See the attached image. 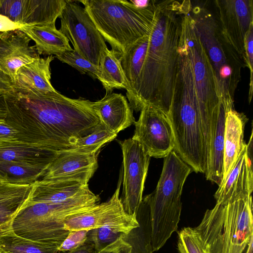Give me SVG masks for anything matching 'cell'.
Masks as SVG:
<instances>
[{
  "mask_svg": "<svg viewBox=\"0 0 253 253\" xmlns=\"http://www.w3.org/2000/svg\"><path fill=\"white\" fill-rule=\"evenodd\" d=\"M232 109L234 108L223 102L221 103L207 154V168L205 173L206 178L218 186L223 177L224 134L226 116L227 112Z\"/></svg>",
  "mask_w": 253,
  "mask_h": 253,
  "instance_id": "cell-20",
  "label": "cell"
},
{
  "mask_svg": "<svg viewBox=\"0 0 253 253\" xmlns=\"http://www.w3.org/2000/svg\"><path fill=\"white\" fill-rule=\"evenodd\" d=\"M64 253H97L93 244L88 240L82 246Z\"/></svg>",
  "mask_w": 253,
  "mask_h": 253,
  "instance_id": "cell-40",
  "label": "cell"
},
{
  "mask_svg": "<svg viewBox=\"0 0 253 253\" xmlns=\"http://www.w3.org/2000/svg\"><path fill=\"white\" fill-rule=\"evenodd\" d=\"M190 14L201 43L214 71L222 101L234 105V96L245 61L228 43L218 23L206 8L192 4Z\"/></svg>",
  "mask_w": 253,
  "mask_h": 253,
  "instance_id": "cell-7",
  "label": "cell"
},
{
  "mask_svg": "<svg viewBox=\"0 0 253 253\" xmlns=\"http://www.w3.org/2000/svg\"><path fill=\"white\" fill-rule=\"evenodd\" d=\"M194 229L205 253H243L253 237L252 195L216 203Z\"/></svg>",
  "mask_w": 253,
  "mask_h": 253,
  "instance_id": "cell-5",
  "label": "cell"
},
{
  "mask_svg": "<svg viewBox=\"0 0 253 253\" xmlns=\"http://www.w3.org/2000/svg\"><path fill=\"white\" fill-rule=\"evenodd\" d=\"M68 0H22L18 23L29 26L55 25Z\"/></svg>",
  "mask_w": 253,
  "mask_h": 253,
  "instance_id": "cell-21",
  "label": "cell"
},
{
  "mask_svg": "<svg viewBox=\"0 0 253 253\" xmlns=\"http://www.w3.org/2000/svg\"><path fill=\"white\" fill-rule=\"evenodd\" d=\"M123 153V196L125 211L137 215L142 203L144 183L150 157L142 146L132 138L120 142Z\"/></svg>",
  "mask_w": 253,
  "mask_h": 253,
  "instance_id": "cell-10",
  "label": "cell"
},
{
  "mask_svg": "<svg viewBox=\"0 0 253 253\" xmlns=\"http://www.w3.org/2000/svg\"><path fill=\"white\" fill-rule=\"evenodd\" d=\"M100 74L98 80L106 93L115 89H125L126 92L130 88L120 60L113 50L106 48L102 52L100 61Z\"/></svg>",
  "mask_w": 253,
  "mask_h": 253,
  "instance_id": "cell-25",
  "label": "cell"
},
{
  "mask_svg": "<svg viewBox=\"0 0 253 253\" xmlns=\"http://www.w3.org/2000/svg\"><path fill=\"white\" fill-rule=\"evenodd\" d=\"M90 190L88 183L75 178L40 179L31 184L25 203H60Z\"/></svg>",
  "mask_w": 253,
  "mask_h": 253,
  "instance_id": "cell-17",
  "label": "cell"
},
{
  "mask_svg": "<svg viewBox=\"0 0 253 253\" xmlns=\"http://www.w3.org/2000/svg\"><path fill=\"white\" fill-rule=\"evenodd\" d=\"M17 141V131L4 119H0V145Z\"/></svg>",
  "mask_w": 253,
  "mask_h": 253,
  "instance_id": "cell-36",
  "label": "cell"
},
{
  "mask_svg": "<svg viewBox=\"0 0 253 253\" xmlns=\"http://www.w3.org/2000/svg\"><path fill=\"white\" fill-rule=\"evenodd\" d=\"M214 2L223 37L246 62L245 41L253 24V1L216 0Z\"/></svg>",
  "mask_w": 253,
  "mask_h": 253,
  "instance_id": "cell-12",
  "label": "cell"
},
{
  "mask_svg": "<svg viewBox=\"0 0 253 253\" xmlns=\"http://www.w3.org/2000/svg\"><path fill=\"white\" fill-rule=\"evenodd\" d=\"M0 253H8L0 248Z\"/></svg>",
  "mask_w": 253,
  "mask_h": 253,
  "instance_id": "cell-44",
  "label": "cell"
},
{
  "mask_svg": "<svg viewBox=\"0 0 253 253\" xmlns=\"http://www.w3.org/2000/svg\"><path fill=\"white\" fill-rule=\"evenodd\" d=\"M31 40L19 29L0 39V69L13 81L18 69L40 57Z\"/></svg>",
  "mask_w": 253,
  "mask_h": 253,
  "instance_id": "cell-16",
  "label": "cell"
},
{
  "mask_svg": "<svg viewBox=\"0 0 253 253\" xmlns=\"http://www.w3.org/2000/svg\"><path fill=\"white\" fill-rule=\"evenodd\" d=\"M48 166L0 161V175L10 183L31 185L42 178Z\"/></svg>",
  "mask_w": 253,
  "mask_h": 253,
  "instance_id": "cell-26",
  "label": "cell"
},
{
  "mask_svg": "<svg viewBox=\"0 0 253 253\" xmlns=\"http://www.w3.org/2000/svg\"><path fill=\"white\" fill-rule=\"evenodd\" d=\"M132 137L136 140L150 157H166L175 147L174 136L168 116L150 105L140 111Z\"/></svg>",
  "mask_w": 253,
  "mask_h": 253,
  "instance_id": "cell-11",
  "label": "cell"
},
{
  "mask_svg": "<svg viewBox=\"0 0 253 253\" xmlns=\"http://www.w3.org/2000/svg\"><path fill=\"white\" fill-rule=\"evenodd\" d=\"M140 6L131 0H80L105 42L119 57L148 35L154 19L155 3Z\"/></svg>",
  "mask_w": 253,
  "mask_h": 253,
  "instance_id": "cell-3",
  "label": "cell"
},
{
  "mask_svg": "<svg viewBox=\"0 0 253 253\" xmlns=\"http://www.w3.org/2000/svg\"><path fill=\"white\" fill-rule=\"evenodd\" d=\"M149 34L137 41L119 57L130 85L129 91L139 77L145 57Z\"/></svg>",
  "mask_w": 253,
  "mask_h": 253,
  "instance_id": "cell-28",
  "label": "cell"
},
{
  "mask_svg": "<svg viewBox=\"0 0 253 253\" xmlns=\"http://www.w3.org/2000/svg\"><path fill=\"white\" fill-rule=\"evenodd\" d=\"M3 181H5L4 179L0 175V184Z\"/></svg>",
  "mask_w": 253,
  "mask_h": 253,
  "instance_id": "cell-43",
  "label": "cell"
},
{
  "mask_svg": "<svg viewBox=\"0 0 253 253\" xmlns=\"http://www.w3.org/2000/svg\"><path fill=\"white\" fill-rule=\"evenodd\" d=\"M93 107L102 123L117 134L135 122L133 110L122 93H106L102 98L93 102Z\"/></svg>",
  "mask_w": 253,
  "mask_h": 253,
  "instance_id": "cell-18",
  "label": "cell"
},
{
  "mask_svg": "<svg viewBox=\"0 0 253 253\" xmlns=\"http://www.w3.org/2000/svg\"><path fill=\"white\" fill-rule=\"evenodd\" d=\"M19 30L35 42L39 55L56 56L73 51L68 39L56 29L55 25H25Z\"/></svg>",
  "mask_w": 253,
  "mask_h": 253,
  "instance_id": "cell-22",
  "label": "cell"
},
{
  "mask_svg": "<svg viewBox=\"0 0 253 253\" xmlns=\"http://www.w3.org/2000/svg\"><path fill=\"white\" fill-rule=\"evenodd\" d=\"M100 200L90 190L60 203L26 202L14 217L10 231L27 239L60 246L69 232L64 228L65 219L90 210Z\"/></svg>",
  "mask_w": 253,
  "mask_h": 253,
  "instance_id": "cell-6",
  "label": "cell"
},
{
  "mask_svg": "<svg viewBox=\"0 0 253 253\" xmlns=\"http://www.w3.org/2000/svg\"><path fill=\"white\" fill-rule=\"evenodd\" d=\"M14 94V82L12 78L0 69V96H12Z\"/></svg>",
  "mask_w": 253,
  "mask_h": 253,
  "instance_id": "cell-38",
  "label": "cell"
},
{
  "mask_svg": "<svg viewBox=\"0 0 253 253\" xmlns=\"http://www.w3.org/2000/svg\"><path fill=\"white\" fill-rule=\"evenodd\" d=\"M186 0L155 1L154 19L138 79L126 93L133 110L152 105L168 116L177 73L181 16Z\"/></svg>",
  "mask_w": 253,
  "mask_h": 253,
  "instance_id": "cell-2",
  "label": "cell"
},
{
  "mask_svg": "<svg viewBox=\"0 0 253 253\" xmlns=\"http://www.w3.org/2000/svg\"><path fill=\"white\" fill-rule=\"evenodd\" d=\"M121 177V176H120ZM122 177L114 193L105 202L99 203L83 212L70 215L64 222L66 230H90L108 227L127 234L139 226L137 215L127 213L120 198Z\"/></svg>",
  "mask_w": 253,
  "mask_h": 253,
  "instance_id": "cell-9",
  "label": "cell"
},
{
  "mask_svg": "<svg viewBox=\"0 0 253 253\" xmlns=\"http://www.w3.org/2000/svg\"><path fill=\"white\" fill-rule=\"evenodd\" d=\"M124 234L108 227H99L89 230L87 240L91 242L96 251L103 250Z\"/></svg>",
  "mask_w": 253,
  "mask_h": 253,
  "instance_id": "cell-32",
  "label": "cell"
},
{
  "mask_svg": "<svg viewBox=\"0 0 253 253\" xmlns=\"http://www.w3.org/2000/svg\"><path fill=\"white\" fill-rule=\"evenodd\" d=\"M131 245L122 236L97 253H131Z\"/></svg>",
  "mask_w": 253,
  "mask_h": 253,
  "instance_id": "cell-37",
  "label": "cell"
},
{
  "mask_svg": "<svg viewBox=\"0 0 253 253\" xmlns=\"http://www.w3.org/2000/svg\"><path fill=\"white\" fill-rule=\"evenodd\" d=\"M59 60L77 70L82 74H87L94 79H97L100 74L99 66H96L85 59L77 52L67 51L55 56Z\"/></svg>",
  "mask_w": 253,
  "mask_h": 253,
  "instance_id": "cell-31",
  "label": "cell"
},
{
  "mask_svg": "<svg viewBox=\"0 0 253 253\" xmlns=\"http://www.w3.org/2000/svg\"><path fill=\"white\" fill-rule=\"evenodd\" d=\"M6 122L17 131V141L41 149L62 152L104 124L93 102L71 98L58 91L30 96L4 97Z\"/></svg>",
  "mask_w": 253,
  "mask_h": 253,
  "instance_id": "cell-1",
  "label": "cell"
},
{
  "mask_svg": "<svg viewBox=\"0 0 253 253\" xmlns=\"http://www.w3.org/2000/svg\"><path fill=\"white\" fill-rule=\"evenodd\" d=\"M54 58L40 56L20 68L14 80V94L30 96L58 92L50 82V63Z\"/></svg>",
  "mask_w": 253,
  "mask_h": 253,
  "instance_id": "cell-15",
  "label": "cell"
},
{
  "mask_svg": "<svg viewBox=\"0 0 253 253\" xmlns=\"http://www.w3.org/2000/svg\"><path fill=\"white\" fill-rule=\"evenodd\" d=\"M248 121L246 116L234 109L227 113L224 127L223 177L234 165L246 143L244 141L245 126Z\"/></svg>",
  "mask_w": 253,
  "mask_h": 253,
  "instance_id": "cell-19",
  "label": "cell"
},
{
  "mask_svg": "<svg viewBox=\"0 0 253 253\" xmlns=\"http://www.w3.org/2000/svg\"><path fill=\"white\" fill-rule=\"evenodd\" d=\"M31 185L0 184V237L11 231L13 220L26 201Z\"/></svg>",
  "mask_w": 253,
  "mask_h": 253,
  "instance_id": "cell-23",
  "label": "cell"
},
{
  "mask_svg": "<svg viewBox=\"0 0 253 253\" xmlns=\"http://www.w3.org/2000/svg\"><path fill=\"white\" fill-rule=\"evenodd\" d=\"M89 230H70L66 238L58 247L60 252L65 253L75 249L87 240Z\"/></svg>",
  "mask_w": 253,
  "mask_h": 253,
  "instance_id": "cell-34",
  "label": "cell"
},
{
  "mask_svg": "<svg viewBox=\"0 0 253 253\" xmlns=\"http://www.w3.org/2000/svg\"><path fill=\"white\" fill-rule=\"evenodd\" d=\"M149 212L145 215L139 209L137 218L139 226L132 229L123 238L131 246V253H153L150 242Z\"/></svg>",
  "mask_w": 253,
  "mask_h": 253,
  "instance_id": "cell-29",
  "label": "cell"
},
{
  "mask_svg": "<svg viewBox=\"0 0 253 253\" xmlns=\"http://www.w3.org/2000/svg\"><path fill=\"white\" fill-rule=\"evenodd\" d=\"M7 114L6 107L3 96H0V119H4Z\"/></svg>",
  "mask_w": 253,
  "mask_h": 253,
  "instance_id": "cell-41",
  "label": "cell"
},
{
  "mask_svg": "<svg viewBox=\"0 0 253 253\" xmlns=\"http://www.w3.org/2000/svg\"><path fill=\"white\" fill-rule=\"evenodd\" d=\"M59 31L72 44L73 50L92 64L99 66L106 42L84 7L68 0L60 16Z\"/></svg>",
  "mask_w": 253,
  "mask_h": 253,
  "instance_id": "cell-8",
  "label": "cell"
},
{
  "mask_svg": "<svg viewBox=\"0 0 253 253\" xmlns=\"http://www.w3.org/2000/svg\"><path fill=\"white\" fill-rule=\"evenodd\" d=\"M59 247L22 238L11 231L0 237V248L8 253H60Z\"/></svg>",
  "mask_w": 253,
  "mask_h": 253,
  "instance_id": "cell-27",
  "label": "cell"
},
{
  "mask_svg": "<svg viewBox=\"0 0 253 253\" xmlns=\"http://www.w3.org/2000/svg\"><path fill=\"white\" fill-rule=\"evenodd\" d=\"M253 237L251 238L250 241L247 246V249L246 253H253Z\"/></svg>",
  "mask_w": 253,
  "mask_h": 253,
  "instance_id": "cell-42",
  "label": "cell"
},
{
  "mask_svg": "<svg viewBox=\"0 0 253 253\" xmlns=\"http://www.w3.org/2000/svg\"><path fill=\"white\" fill-rule=\"evenodd\" d=\"M58 153L18 141L0 145V161H15L37 166H48Z\"/></svg>",
  "mask_w": 253,
  "mask_h": 253,
  "instance_id": "cell-24",
  "label": "cell"
},
{
  "mask_svg": "<svg viewBox=\"0 0 253 253\" xmlns=\"http://www.w3.org/2000/svg\"><path fill=\"white\" fill-rule=\"evenodd\" d=\"M25 25L13 22L8 17L0 14V39L7 34L19 30Z\"/></svg>",
  "mask_w": 253,
  "mask_h": 253,
  "instance_id": "cell-39",
  "label": "cell"
},
{
  "mask_svg": "<svg viewBox=\"0 0 253 253\" xmlns=\"http://www.w3.org/2000/svg\"><path fill=\"white\" fill-rule=\"evenodd\" d=\"M245 51L247 67L249 68L251 74L249 93V102L250 103L253 89V24L251 25L246 36Z\"/></svg>",
  "mask_w": 253,
  "mask_h": 253,
  "instance_id": "cell-35",
  "label": "cell"
},
{
  "mask_svg": "<svg viewBox=\"0 0 253 253\" xmlns=\"http://www.w3.org/2000/svg\"><path fill=\"white\" fill-rule=\"evenodd\" d=\"M174 150L164 158L163 169L155 190L144 199L149 211L150 242L153 252L162 248L177 231L184 183L192 171Z\"/></svg>",
  "mask_w": 253,
  "mask_h": 253,
  "instance_id": "cell-4",
  "label": "cell"
},
{
  "mask_svg": "<svg viewBox=\"0 0 253 253\" xmlns=\"http://www.w3.org/2000/svg\"><path fill=\"white\" fill-rule=\"evenodd\" d=\"M177 249L179 253H205L196 231L190 227L178 232Z\"/></svg>",
  "mask_w": 253,
  "mask_h": 253,
  "instance_id": "cell-33",
  "label": "cell"
},
{
  "mask_svg": "<svg viewBox=\"0 0 253 253\" xmlns=\"http://www.w3.org/2000/svg\"><path fill=\"white\" fill-rule=\"evenodd\" d=\"M117 134L103 125L92 133L78 139L74 148L84 152L97 153L106 143L114 139Z\"/></svg>",
  "mask_w": 253,
  "mask_h": 253,
  "instance_id": "cell-30",
  "label": "cell"
},
{
  "mask_svg": "<svg viewBox=\"0 0 253 253\" xmlns=\"http://www.w3.org/2000/svg\"><path fill=\"white\" fill-rule=\"evenodd\" d=\"M253 129L232 169L222 181L214 195L216 203H226L246 198L253 190Z\"/></svg>",
  "mask_w": 253,
  "mask_h": 253,
  "instance_id": "cell-13",
  "label": "cell"
},
{
  "mask_svg": "<svg viewBox=\"0 0 253 253\" xmlns=\"http://www.w3.org/2000/svg\"><path fill=\"white\" fill-rule=\"evenodd\" d=\"M97 153L59 152L41 179L72 178L88 183L98 168Z\"/></svg>",
  "mask_w": 253,
  "mask_h": 253,
  "instance_id": "cell-14",
  "label": "cell"
}]
</instances>
